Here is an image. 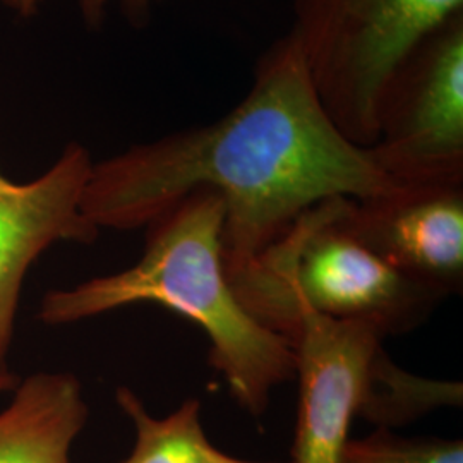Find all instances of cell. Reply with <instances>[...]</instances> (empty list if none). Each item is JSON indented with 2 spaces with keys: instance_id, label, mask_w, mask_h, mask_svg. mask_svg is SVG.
Listing matches in <instances>:
<instances>
[{
  "instance_id": "cell-1",
  "label": "cell",
  "mask_w": 463,
  "mask_h": 463,
  "mask_svg": "<svg viewBox=\"0 0 463 463\" xmlns=\"http://www.w3.org/2000/svg\"><path fill=\"white\" fill-rule=\"evenodd\" d=\"M397 185L333 124L287 32L260 55L248 93L225 116L93 164L83 213L99 231H134L191 193L213 191L225 206L223 256L233 269L317 203L374 198Z\"/></svg>"
},
{
  "instance_id": "cell-2",
  "label": "cell",
  "mask_w": 463,
  "mask_h": 463,
  "mask_svg": "<svg viewBox=\"0 0 463 463\" xmlns=\"http://www.w3.org/2000/svg\"><path fill=\"white\" fill-rule=\"evenodd\" d=\"M223 222L225 206L216 193H191L145 227V250L133 266L52 290L40 302L38 319L62 326L136 304L166 307L198 325L210 344L208 361L233 402L250 417H263L273 390L296 378V350L235 296Z\"/></svg>"
},
{
  "instance_id": "cell-3",
  "label": "cell",
  "mask_w": 463,
  "mask_h": 463,
  "mask_svg": "<svg viewBox=\"0 0 463 463\" xmlns=\"http://www.w3.org/2000/svg\"><path fill=\"white\" fill-rule=\"evenodd\" d=\"M350 203H317L246 265L227 269L241 304L268 330L285 336L298 311H313L364 323L386 338L415 330L443 300L354 235Z\"/></svg>"
},
{
  "instance_id": "cell-4",
  "label": "cell",
  "mask_w": 463,
  "mask_h": 463,
  "mask_svg": "<svg viewBox=\"0 0 463 463\" xmlns=\"http://www.w3.org/2000/svg\"><path fill=\"white\" fill-rule=\"evenodd\" d=\"M458 14L463 0H294L288 32L333 124L371 148L390 76L422 38Z\"/></svg>"
},
{
  "instance_id": "cell-5",
  "label": "cell",
  "mask_w": 463,
  "mask_h": 463,
  "mask_svg": "<svg viewBox=\"0 0 463 463\" xmlns=\"http://www.w3.org/2000/svg\"><path fill=\"white\" fill-rule=\"evenodd\" d=\"M369 153L395 184H463V14L422 38L381 93Z\"/></svg>"
},
{
  "instance_id": "cell-6",
  "label": "cell",
  "mask_w": 463,
  "mask_h": 463,
  "mask_svg": "<svg viewBox=\"0 0 463 463\" xmlns=\"http://www.w3.org/2000/svg\"><path fill=\"white\" fill-rule=\"evenodd\" d=\"M296 350L298 405L290 463H342L352 420L384 336L364 323L298 311L285 335Z\"/></svg>"
},
{
  "instance_id": "cell-7",
  "label": "cell",
  "mask_w": 463,
  "mask_h": 463,
  "mask_svg": "<svg viewBox=\"0 0 463 463\" xmlns=\"http://www.w3.org/2000/svg\"><path fill=\"white\" fill-rule=\"evenodd\" d=\"M93 164L83 145L69 143L30 183H14L0 172V371L9 369L21 288L32 265L57 242L99 239V229L83 213Z\"/></svg>"
},
{
  "instance_id": "cell-8",
  "label": "cell",
  "mask_w": 463,
  "mask_h": 463,
  "mask_svg": "<svg viewBox=\"0 0 463 463\" xmlns=\"http://www.w3.org/2000/svg\"><path fill=\"white\" fill-rule=\"evenodd\" d=\"M347 223L409 280L441 298L462 294L463 184H409L352 199Z\"/></svg>"
},
{
  "instance_id": "cell-9",
  "label": "cell",
  "mask_w": 463,
  "mask_h": 463,
  "mask_svg": "<svg viewBox=\"0 0 463 463\" xmlns=\"http://www.w3.org/2000/svg\"><path fill=\"white\" fill-rule=\"evenodd\" d=\"M13 392L0 412V463H71L90 415L81 381L72 373H36Z\"/></svg>"
},
{
  "instance_id": "cell-10",
  "label": "cell",
  "mask_w": 463,
  "mask_h": 463,
  "mask_svg": "<svg viewBox=\"0 0 463 463\" xmlns=\"http://www.w3.org/2000/svg\"><path fill=\"white\" fill-rule=\"evenodd\" d=\"M116 400L136 432L133 451L122 463H290L246 460L216 448L203 428L198 398H187L162 419L149 414L129 386H118Z\"/></svg>"
},
{
  "instance_id": "cell-11",
  "label": "cell",
  "mask_w": 463,
  "mask_h": 463,
  "mask_svg": "<svg viewBox=\"0 0 463 463\" xmlns=\"http://www.w3.org/2000/svg\"><path fill=\"white\" fill-rule=\"evenodd\" d=\"M462 383L430 380L392 361L381 347L369 365L365 392L357 417L374 428L395 430L441 407H460Z\"/></svg>"
},
{
  "instance_id": "cell-12",
  "label": "cell",
  "mask_w": 463,
  "mask_h": 463,
  "mask_svg": "<svg viewBox=\"0 0 463 463\" xmlns=\"http://www.w3.org/2000/svg\"><path fill=\"white\" fill-rule=\"evenodd\" d=\"M342 463H463L462 439L407 438L376 428L348 439Z\"/></svg>"
},
{
  "instance_id": "cell-13",
  "label": "cell",
  "mask_w": 463,
  "mask_h": 463,
  "mask_svg": "<svg viewBox=\"0 0 463 463\" xmlns=\"http://www.w3.org/2000/svg\"><path fill=\"white\" fill-rule=\"evenodd\" d=\"M33 2L36 7H40L43 0ZM160 2L164 0H78V5L88 26H101L112 5H116L124 16L129 17L134 23H143Z\"/></svg>"
},
{
  "instance_id": "cell-14",
  "label": "cell",
  "mask_w": 463,
  "mask_h": 463,
  "mask_svg": "<svg viewBox=\"0 0 463 463\" xmlns=\"http://www.w3.org/2000/svg\"><path fill=\"white\" fill-rule=\"evenodd\" d=\"M0 4H4L5 7H9L11 11H14L21 16H32L38 11L33 0H0Z\"/></svg>"
},
{
  "instance_id": "cell-15",
  "label": "cell",
  "mask_w": 463,
  "mask_h": 463,
  "mask_svg": "<svg viewBox=\"0 0 463 463\" xmlns=\"http://www.w3.org/2000/svg\"><path fill=\"white\" fill-rule=\"evenodd\" d=\"M19 383V378L16 374L11 371V369H5V371H0V393H7V392H13Z\"/></svg>"
}]
</instances>
